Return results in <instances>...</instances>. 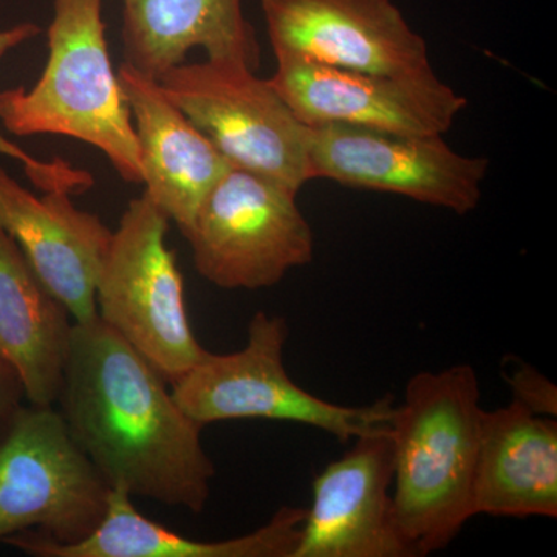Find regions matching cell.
Listing matches in <instances>:
<instances>
[{
    "instance_id": "6",
    "label": "cell",
    "mask_w": 557,
    "mask_h": 557,
    "mask_svg": "<svg viewBox=\"0 0 557 557\" xmlns=\"http://www.w3.org/2000/svg\"><path fill=\"white\" fill-rule=\"evenodd\" d=\"M110 486L53 406H17L0 423V542L35 530L75 544L94 533Z\"/></svg>"
},
{
    "instance_id": "3",
    "label": "cell",
    "mask_w": 557,
    "mask_h": 557,
    "mask_svg": "<svg viewBox=\"0 0 557 557\" xmlns=\"http://www.w3.org/2000/svg\"><path fill=\"white\" fill-rule=\"evenodd\" d=\"M104 0H53L49 58L30 89L0 90V124L16 137L61 135L104 153L127 183H141L137 137L110 61Z\"/></svg>"
},
{
    "instance_id": "11",
    "label": "cell",
    "mask_w": 557,
    "mask_h": 557,
    "mask_svg": "<svg viewBox=\"0 0 557 557\" xmlns=\"http://www.w3.org/2000/svg\"><path fill=\"white\" fill-rule=\"evenodd\" d=\"M260 5L274 54L379 75L432 72L426 39L392 0H260Z\"/></svg>"
},
{
    "instance_id": "13",
    "label": "cell",
    "mask_w": 557,
    "mask_h": 557,
    "mask_svg": "<svg viewBox=\"0 0 557 557\" xmlns=\"http://www.w3.org/2000/svg\"><path fill=\"white\" fill-rule=\"evenodd\" d=\"M0 230L73 321L98 317L95 288L112 239L98 215L76 208L65 190L36 196L0 166Z\"/></svg>"
},
{
    "instance_id": "8",
    "label": "cell",
    "mask_w": 557,
    "mask_h": 557,
    "mask_svg": "<svg viewBox=\"0 0 557 557\" xmlns=\"http://www.w3.org/2000/svg\"><path fill=\"white\" fill-rule=\"evenodd\" d=\"M296 196L276 180L231 168L183 234L200 276L219 288L256 292L309 265L314 236Z\"/></svg>"
},
{
    "instance_id": "10",
    "label": "cell",
    "mask_w": 557,
    "mask_h": 557,
    "mask_svg": "<svg viewBox=\"0 0 557 557\" xmlns=\"http://www.w3.org/2000/svg\"><path fill=\"white\" fill-rule=\"evenodd\" d=\"M270 83L307 126L348 124L397 134L445 135L467 98L434 70L421 75H379L274 54Z\"/></svg>"
},
{
    "instance_id": "14",
    "label": "cell",
    "mask_w": 557,
    "mask_h": 557,
    "mask_svg": "<svg viewBox=\"0 0 557 557\" xmlns=\"http://www.w3.org/2000/svg\"><path fill=\"white\" fill-rule=\"evenodd\" d=\"M119 76L134 121L145 194L185 234L231 164L164 94L159 79L126 62Z\"/></svg>"
},
{
    "instance_id": "16",
    "label": "cell",
    "mask_w": 557,
    "mask_h": 557,
    "mask_svg": "<svg viewBox=\"0 0 557 557\" xmlns=\"http://www.w3.org/2000/svg\"><path fill=\"white\" fill-rule=\"evenodd\" d=\"M472 509L474 516L557 518L556 418L515 399L483 409Z\"/></svg>"
},
{
    "instance_id": "21",
    "label": "cell",
    "mask_w": 557,
    "mask_h": 557,
    "mask_svg": "<svg viewBox=\"0 0 557 557\" xmlns=\"http://www.w3.org/2000/svg\"><path fill=\"white\" fill-rule=\"evenodd\" d=\"M24 398L20 376L0 359V423L21 405Z\"/></svg>"
},
{
    "instance_id": "19",
    "label": "cell",
    "mask_w": 557,
    "mask_h": 557,
    "mask_svg": "<svg viewBox=\"0 0 557 557\" xmlns=\"http://www.w3.org/2000/svg\"><path fill=\"white\" fill-rule=\"evenodd\" d=\"M39 33L40 27L35 22H21L5 30H0V60L9 51L35 39ZM0 157L16 160L30 178L33 186L42 193L65 190L73 196V194L84 193L94 185V177L89 172L72 166L69 161L61 159L51 161L36 159L16 143L3 137L2 132H0Z\"/></svg>"
},
{
    "instance_id": "4",
    "label": "cell",
    "mask_w": 557,
    "mask_h": 557,
    "mask_svg": "<svg viewBox=\"0 0 557 557\" xmlns=\"http://www.w3.org/2000/svg\"><path fill=\"white\" fill-rule=\"evenodd\" d=\"M288 335L287 319L258 311L245 347L233 354L205 351L171 383L174 398L203 428L231 420L287 421L321 429L341 442L391 432L397 408L391 395L368 406H343L298 386L284 364Z\"/></svg>"
},
{
    "instance_id": "1",
    "label": "cell",
    "mask_w": 557,
    "mask_h": 557,
    "mask_svg": "<svg viewBox=\"0 0 557 557\" xmlns=\"http://www.w3.org/2000/svg\"><path fill=\"white\" fill-rule=\"evenodd\" d=\"M168 384L100 318L73 322L57 401L70 435L110 487L200 515L215 467Z\"/></svg>"
},
{
    "instance_id": "7",
    "label": "cell",
    "mask_w": 557,
    "mask_h": 557,
    "mask_svg": "<svg viewBox=\"0 0 557 557\" xmlns=\"http://www.w3.org/2000/svg\"><path fill=\"white\" fill-rule=\"evenodd\" d=\"M240 62L175 65L160 76L164 94L228 161L299 189L311 180V127L295 115L270 79Z\"/></svg>"
},
{
    "instance_id": "17",
    "label": "cell",
    "mask_w": 557,
    "mask_h": 557,
    "mask_svg": "<svg viewBox=\"0 0 557 557\" xmlns=\"http://www.w3.org/2000/svg\"><path fill=\"white\" fill-rule=\"evenodd\" d=\"M124 62L159 79L193 49L208 60L259 67L260 47L242 0H121Z\"/></svg>"
},
{
    "instance_id": "2",
    "label": "cell",
    "mask_w": 557,
    "mask_h": 557,
    "mask_svg": "<svg viewBox=\"0 0 557 557\" xmlns=\"http://www.w3.org/2000/svg\"><path fill=\"white\" fill-rule=\"evenodd\" d=\"M482 413L478 372L469 364L417 373L395 408L392 502L416 556L448 547L474 518Z\"/></svg>"
},
{
    "instance_id": "20",
    "label": "cell",
    "mask_w": 557,
    "mask_h": 557,
    "mask_svg": "<svg viewBox=\"0 0 557 557\" xmlns=\"http://www.w3.org/2000/svg\"><path fill=\"white\" fill-rule=\"evenodd\" d=\"M515 401L536 413V416H557V391L555 384L528 364H519L507 375Z\"/></svg>"
},
{
    "instance_id": "12",
    "label": "cell",
    "mask_w": 557,
    "mask_h": 557,
    "mask_svg": "<svg viewBox=\"0 0 557 557\" xmlns=\"http://www.w3.org/2000/svg\"><path fill=\"white\" fill-rule=\"evenodd\" d=\"M391 432L355 438L339 460L314 479L293 557H413L392 502Z\"/></svg>"
},
{
    "instance_id": "15",
    "label": "cell",
    "mask_w": 557,
    "mask_h": 557,
    "mask_svg": "<svg viewBox=\"0 0 557 557\" xmlns=\"http://www.w3.org/2000/svg\"><path fill=\"white\" fill-rule=\"evenodd\" d=\"M304 519L306 509L282 507L265 525L244 536L201 541L145 518L127 491L110 487L104 518L83 541L61 544L28 530L3 544L35 557H293Z\"/></svg>"
},
{
    "instance_id": "5",
    "label": "cell",
    "mask_w": 557,
    "mask_h": 557,
    "mask_svg": "<svg viewBox=\"0 0 557 557\" xmlns=\"http://www.w3.org/2000/svg\"><path fill=\"white\" fill-rule=\"evenodd\" d=\"M171 220L143 193L127 205L97 278L98 318L174 383L205 355L190 325Z\"/></svg>"
},
{
    "instance_id": "9",
    "label": "cell",
    "mask_w": 557,
    "mask_h": 557,
    "mask_svg": "<svg viewBox=\"0 0 557 557\" xmlns=\"http://www.w3.org/2000/svg\"><path fill=\"white\" fill-rule=\"evenodd\" d=\"M487 170V159L458 153L443 135L336 123L311 126V180L397 194L465 215L479 207Z\"/></svg>"
},
{
    "instance_id": "18",
    "label": "cell",
    "mask_w": 557,
    "mask_h": 557,
    "mask_svg": "<svg viewBox=\"0 0 557 557\" xmlns=\"http://www.w3.org/2000/svg\"><path fill=\"white\" fill-rule=\"evenodd\" d=\"M72 319L16 242L0 230V359L20 376L30 405H57Z\"/></svg>"
}]
</instances>
